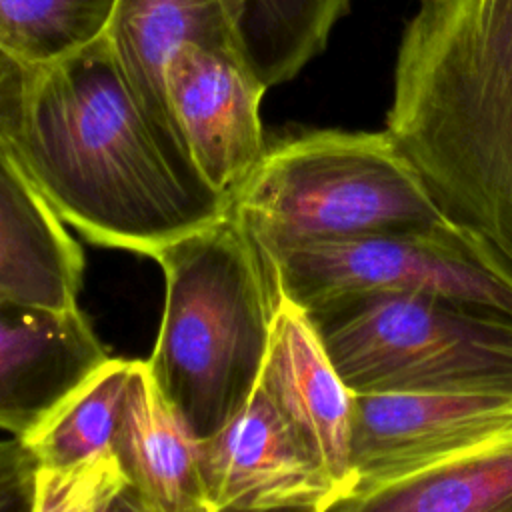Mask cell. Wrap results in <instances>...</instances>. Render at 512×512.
<instances>
[{
	"mask_svg": "<svg viewBox=\"0 0 512 512\" xmlns=\"http://www.w3.org/2000/svg\"><path fill=\"white\" fill-rule=\"evenodd\" d=\"M266 90L232 46L186 44L164 70L180 140L204 182L230 204L268 146L260 120Z\"/></svg>",
	"mask_w": 512,
	"mask_h": 512,
	"instance_id": "ba28073f",
	"label": "cell"
},
{
	"mask_svg": "<svg viewBox=\"0 0 512 512\" xmlns=\"http://www.w3.org/2000/svg\"><path fill=\"white\" fill-rule=\"evenodd\" d=\"M198 466L210 510L324 508L338 496L322 464L260 386L220 432L198 442Z\"/></svg>",
	"mask_w": 512,
	"mask_h": 512,
	"instance_id": "9c48e42d",
	"label": "cell"
},
{
	"mask_svg": "<svg viewBox=\"0 0 512 512\" xmlns=\"http://www.w3.org/2000/svg\"><path fill=\"white\" fill-rule=\"evenodd\" d=\"M122 482L114 454L62 470L38 466L32 512H98L100 502Z\"/></svg>",
	"mask_w": 512,
	"mask_h": 512,
	"instance_id": "d6986e66",
	"label": "cell"
},
{
	"mask_svg": "<svg viewBox=\"0 0 512 512\" xmlns=\"http://www.w3.org/2000/svg\"><path fill=\"white\" fill-rule=\"evenodd\" d=\"M112 454L124 482L154 512L206 506L198 440L158 390L146 360H132Z\"/></svg>",
	"mask_w": 512,
	"mask_h": 512,
	"instance_id": "5bb4252c",
	"label": "cell"
},
{
	"mask_svg": "<svg viewBox=\"0 0 512 512\" xmlns=\"http://www.w3.org/2000/svg\"><path fill=\"white\" fill-rule=\"evenodd\" d=\"M38 460L18 440H0V512H32Z\"/></svg>",
	"mask_w": 512,
	"mask_h": 512,
	"instance_id": "ffe728a7",
	"label": "cell"
},
{
	"mask_svg": "<svg viewBox=\"0 0 512 512\" xmlns=\"http://www.w3.org/2000/svg\"><path fill=\"white\" fill-rule=\"evenodd\" d=\"M256 248L276 294L304 312L376 296H424L512 318V268L488 242L450 220Z\"/></svg>",
	"mask_w": 512,
	"mask_h": 512,
	"instance_id": "8992f818",
	"label": "cell"
},
{
	"mask_svg": "<svg viewBox=\"0 0 512 512\" xmlns=\"http://www.w3.org/2000/svg\"><path fill=\"white\" fill-rule=\"evenodd\" d=\"M352 394H512V318L424 296L306 312Z\"/></svg>",
	"mask_w": 512,
	"mask_h": 512,
	"instance_id": "5b68a950",
	"label": "cell"
},
{
	"mask_svg": "<svg viewBox=\"0 0 512 512\" xmlns=\"http://www.w3.org/2000/svg\"><path fill=\"white\" fill-rule=\"evenodd\" d=\"M10 152L60 220L100 246L156 258L232 212L160 142L104 36L34 70Z\"/></svg>",
	"mask_w": 512,
	"mask_h": 512,
	"instance_id": "6da1fadb",
	"label": "cell"
},
{
	"mask_svg": "<svg viewBox=\"0 0 512 512\" xmlns=\"http://www.w3.org/2000/svg\"><path fill=\"white\" fill-rule=\"evenodd\" d=\"M34 70L0 50V148L10 150L20 134Z\"/></svg>",
	"mask_w": 512,
	"mask_h": 512,
	"instance_id": "44dd1931",
	"label": "cell"
},
{
	"mask_svg": "<svg viewBox=\"0 0 512 512\" xmlns=\"http://www.w3.org/2000/svg\"><path fill=\"white\" fill-rule=\"evenodd\" d=\"M98 512H154L150 510L140 496L136 494V490L132 486H128L126 482H122L116 490H112L98 506ZM194 512H210L208 506L198 508Z\"/></svg>",
	"mask_w": 512,
	"mask_h": 512,
	"instance_id": "7402d4cb",
	"label": "cell"
},
{
	"mask_svg": "<svg viewBox=\"0 0 512 512\" xmlns=\"http://www.w3.org/2000/svg\"><path fill=\"white\" fill-rule=\"evenodd\" d=\"M116 0H0V50L42 68L100 40Z\"/></svg>",
	"mask_w": 512,
	"mask_h": 512,
	"instance_id": "ac0fdd59",
	"label": "cell"
},
{
	"mask_svg": "<svg viewBox=\"0 0 512 512\" xmlns=\"http://www.w3.org/2000/svg\"><path fill=\"white\" fill-rule=\"evenodd\" d=\"M234 46L266 88L292 80L328 42L350 0H222Z\"/></svg>",
	"mask_w": 512,
	"mask_h": 512,
	"instance_id": "2e32d148",
	"label": "cell"
},
{
	"mask_svg": "<svg viewBox=\"0 0 512 512\" xmlns=\"http://www.w3.org/2000/svg\"><path fill=\"white\" fill-rule=\"evenodd\" d=\"M82 278V248L14 154L0 148V298L70 310Z\"/></svg>",
	"mask_w": 512,
	"mask_h": 512,
	"instance_id": "4fadbf2b",
	"label": "cell"
},
{
	"mask_svg": "<svg viewBox=\"0 0 512 512\" xmlns=\"http://www.w3.org/2000/svg\"><path fill=\"white\" fill-rule=\"evenodd\" d=\"M108 358L78 306L48 310L0 298V430L28 438Z\"/></svg>",
	"mask_w": 512,
	"mask_h": 512,
	"instance_id": "30bf717a",
	"label": "cell"
},
{
	"mask_svg": "<svg viewBox=\"0 0 512 512\" xmlns=\"http://www.w3.org/2000/svg\"><path fill=\"white\" fill-rule=\"evenodd\" d=\"M258 386L322 464L338 496L348 494L354 394L334 368L308 314L282 296Z\"/></svg>",
	"mask_w": 512,
	"mask_h": 512,
	"instance_id": "8fae6325",
	"label": "cell"
},
{
	"mask_svg": "<svg viewBox=\"0 0 512 512\" xmlns=\"http://www.w3.org/2000/svg\"><path fill=\"white\" fill-rule=\"evenodd\" d=\"M256 246L352 238L446 222L388 130L280 138L232 198Z\"/></svg>",
	"mask_w": 512,
	"mask_h": 512,
	"instance_id": "277c9868",
	"label": "cell"
},
{
	"mask_svg": "<svg viewBox=\"0 0 512 512\" xmlns=\"http://www.w3.org/2000/svg\"><path fill=\"white\" fill-rule=\"evenodd\" d=\"M104 38L160 142L180 164L196 170L166 102L164 70L186 44L236 48L224 2L116 0Z\"/></svg>",
	"mask_w": 512,
	"mask_h": 512,
	"instance_id": "7c38bea8",
	"label": "cell"
},
{
	"mask_svg": "<svg viewBox=\"0 0 512 512\" xmlns=\"http://www.w3.org/2000/svg\"><path fill=\"white\" fill-rule=\"evenodd\" d=\"M132 360L108 358L62 406L22 442L40 468L62 470L112 454Z\"/></svg>",
	"mask_w": 512,
	"mask_h": 512,
	"instance_id": "e0dca14e",
	"label": "cell"
},
{
	"mask_svg": "<svg viewBox=\"0 0 512 512\" xmlns=\"http://www.w3.org/2000/svg\"><path fill=\"white\" fill-rule=\"evenodd\" d=\"M210 512H322L320 506H306V504H296V506H268V508H236V506H226V508H216Z\"/></svg>",
	"mask_w": 512,
	"mask_h": 512,
	"instance_id": "603a6c76",
	"label": "cell"
},
{
	"mask_svg": "<svg viewBox=\"0 0 512 512\" xmlns=\"http://www.w3.org/2000/svg\"><path fill=\"white\" fill-rule=\"evenodd\" d=\"M510 434L512 394H354L350 492L386 486Z\"/></svg>",
	"mask_w": 512,
	"mask_h": 512,
	"instance_id": "52a82bcc",
	"label": "cell"
},
{
	"mask_svg": "<svg viewBox=\"0 0 512 512\" xmlns=\"http://www.w3.org/2000/svg\"><path fill=\"white\" fill-rule=\"evenodd\" d=\"M386 130L440 212L512 268V0H422Z\"/></svg>",
	"mask_w": 512,
	"mask_h": 512,
	"instance_id": "7a4b0ae2",
	"label": "cell"
},
{
	"mask_svg": "<svg viewBox=\"0 0 512 512\" xmlns=\"http://www.w3.org/2000/svg\"><path fill=\"white\" fill-rule=\"evenodd\" d=\"M322 512H512V434L386 486L336 496Z\"/></svg>",
	"mask_w": 512,
	"mask_h": 512,
	"instance_id": "9a60e30c",
	"label": "cell"
},
{
	"mask_svg": "<svg viewBox=\"0 0 512 512\" xmlns=\"http://www.w3.org/2000/svg\"><path fill=\"white\" fill-rule=\"evenodd\" d=\"M164 308L146 366L174 412L202 442L250 400L266 360L278 294L230 212L166 246Z\"/></svg>",
	"mask_w": 512,
	"mask_h": 512,
	"instance_id": "3957f363",
	"label": "cell"
}]
</instances>
